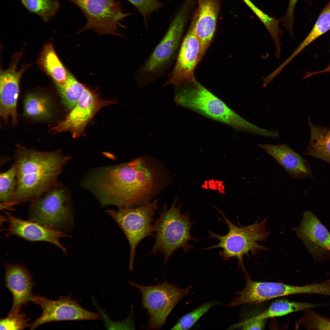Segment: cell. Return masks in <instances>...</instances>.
I'll list each match as a JSON object with an SVG mask.
<instances>
[{"label": "cell", "instance_id": "28", "mask_svg": "<svg viewBox=\"0 0 330 330\" xmlns=\"http://www.w3.org/2000/svg\"><path fill=\"white\" fill-rule=\"evenodd\" d=\"M330 30V0L321 11L312 29L297 47L301 52L319 37Z\"/></svg>", "mask_w": 330, "mask_h": 330}, {"label": "cell", "instance_id": "32", "mask_svg": "<svg viewBox=\"0 0 330 330\" xmlns=\"http://www.w3.org/2000/svg\"><path fill=\"white\" fill-rule=\"evenodd\" d=\"M138 11L142 16L145 23L147 24L148 17L154 11L163 6L161 0H127Z\"/></svg>", "mask_w": 330, "mask_h": 330}, {"label": "cell", "instance_id": "14", "mask_svg": "<svg viewBox=\"0 0 330 330\" xmlns=\"http://www.w3.org/2000/svg\"><path fill=\"white\" fill-rule=\"evenodd\" d=\"M294 230L315 260H330V232L313 212L304 213Z\"/></svg>", "mask_w": 330, "mask_h": 330}, {"label": "cell", "instance_id": "2", "mask_svg": "<svg viewBox=\"0 0 330 330\" xmlns=\"http://www.w3.org/2000/svg\"><path fill=\"white\" fill-rule=\"evenodd\" d=\"M17 185L8 207L32 201L54 185L71 157L61 150L42 151L17 145L15 152Z\"/></svg>", "mask_w": 330, "mask_h": 330}, {"label": "cell", "instance_id": "9", "mask_svg": "<svg viewBox=\"0 0 330 330\" xmlns=\"http://www.w3.org/2000/svg\"><path fill=\"white\" fill-rule=\"evenodd\" d=\"M158 200L137 207H119L117 211L107 212L117 223L127 237L130 245L129 268L133 269L135 250L144 238L153 235L152 223L154 213L158 209Z\"/></svg>", "mask_w": 330, "mask_h": 330}, {"label": "cell", "instance_id": "12", "mask_svg": "<svg viewBox=\"0 0 330 330\" xmlns=\"http://www.w3.org/2000/svg\"><path fill=\"white\" fill-rule=\"evenodd\" d=\"M31 302L39 306L42 313L34 322L30 324V329L52 321L97 320L100 318L99 313L86 310L70 296H61L57 300H52L45 297L34 295Z\"/></svg>", "mask_w": 330, "mask_h": 330}, {"label": "cell", "instance_id": "10", "mask_svg": "<svg viewBox=\"0 0 330 330\" xmlns=\"http://www.w3.org/2000/svg\"><path fill=\"white\" fill-rule=\"evenodd\" d=\"M68 0L77 6L86 18V24L78 33L91 29L100 34L119 35V27H123L121 22L130 14L123 12L119 0Z\"/></svg>", "mask_w": 330, "mask_h": 330}, {"label": "cell", "instance_id": "26", "mask_svg": "<svg viewBox=\"0 0 330 330\" xmlns=\"http://www.w3.org/2000/svg\"><path fill=\"white\" fill-rule=\"evenodd\" d=\"M16 168L14 163L7 171L0 173V200L2 209L7 208L13 200L16 188Z\"/></svg>", "mask_w": 330, "mask_h": 330}, {"label": "cell", "instance_id": "13", "mask_svg": "<svg viewBox=\"0 0 330 330\" xmlns=\"http://www.w3.org/2000/svg\"><path fill=\"white\" fill-rule=\"evenodd\" d=\"M198 11L194 13L190 25L182 43L174 67L168 76L165 86H180L192 83L196 80L195 68L200 61V47L195 34Z\"/></svg>", "mask_w": 330, "mask_h": 330}, {"label": "cell", "instance_id": "8", "mask_svg": "<svg viewBox=\"0 0 330 330\" xmlns=\"http://www.w3.org/2000/svg\"><path fill=\"white\" fill-rule=\"evenodd\" d=\"M142 295L141 305L149 315L148 329H156L165 323L169 314L176 304L189 293L192 287L182 288L165 281L156 285L145 286L130 281Z\"/></svg>", "mask_w": 330, "mask_h": 330}, {"label": "cell", "instance_id": "7", "mask_svg": "<svg viewBox=\"0 0 330 330\" xmlns=\"http://www.w3.org/2000/svg\"><path fill=\"white\" fill-rule=\"evenodd\" d=\"M32 201L29 210L31 220L60 231L71 227L73 217L70 199L63 185L58 182Z\"/></svg>", "mask_w": 330, "mask_h": 330}, {"label": "cell", "instance_id": "25", "mask_svg": "<svg viewBox=\"0 0 330 330\" xmlns=\"http://www.w3.org/2000/svg\"><path fill=\"white\" fill-rule=\"evenodd\" d=\"M56 85L64 106L69 110L78 102L86 86L69 72L65 82L62 85Z\"/></svg>", "mask_w": 330, "mask_h": 330}, {"label": "cell", "instance_id": "5", "mask_svg": "<svg viewBox=\"0 0 330 330\" xmlns=\"http://www.w3.org/2000/svg\"><path fill=\"white\" fill-rule=\"evenodd\" d=\"M177 200L175 198L168 209L167 205L164 206L153 225L156 241L150 253H162L165 262L179 248L185 253L188 252L193 247L189 243L190 241L199 240L191 235L190 230L194 223L191 221L188 213H181V205L176 206Z\"/></svg>", "mask_w": 330, "mask_h": 330}, {"label": "cell", "instance_id": "6", "mask_svg": "<svg viewBox=\"0 0 330 330\" xmlns=\"http://www.w3.org/2000/svg\"><path fill=\"white\" fill-rule=\"evenodd\" d=\"M193 4L191 1H187L181 6L164 37L140 68L137 79L140 85L147 84L156 79L173 62Z\"/></svg>", "mask_w": 330, "mask_h": 330}, {"label": "cell", "instance_id": "21", "mask_svg": "<svg viewBox=\"0 0 330 330\" xmlns=\"http://www.w3.org/2000/svg\"><path fill=\"white\" fill-rule=\"evenodd\" d=\"M310 137L304 154L317 158L330 165V128L313 125L309 118Z\"/></svg>", "mask_w": 330, "mask_h": 330}, {"label": "cell", "instance_id": "24", "mask_svg": "<svg viewBox=\"0 0 330 330\" xmlns=\"http://www.w3.org/2000/svg\"><path fill=\"white\" fill-rule=\"evenodd\" d=\"M24 114L26 117L35 120H45L51 117L53 105L49 97L36 93H30L25 97Z\"/></svg>", "mask_w": 330, "mask_h": 330}, {"label": "cell", "instance_id": "4", "mask_svg": "<svg viewBox=\"0 0 330 330\" xmlns=\"http://www.w3.org/2000/svg\"><path fill=\"white\" fill-rule=\"evenodd\" d=\"M217 210L222 216L229 231L227 234L222 236L208 231L209 237L218 240L219 242L204 249L222 248V250L220 251L219 255L222 259L227 261L232 258H237L238 266L244 272L246 271L243 261L244 255L248 256L250 253L255 255L257 252L267 250L258 243L259 241L266 240L269 235L266 228L267 218L260 222L257 220L250 226L240 225L238 226L229 221L221 210L218 208Z\"/></svg>", "mask_w": 330, "mask_h": 330}, {"label": "cell", "instance_id": "27", "mask_svg": "<svg viewBox=\"0 0 330 330\" xmlns=\"http://www.w3.org/2000/svg\"><path fill=\"white\" fill-rule=\"evenodd\" d=\"M30 12L38 15L43 21H47L57 13L60 6L57 0H20Z\"/></svg>", "mask_w": 330, "mask_h": 330}, {"label": "cell", "instance_id": "35", "mask_svg": "<svg viewBox=\"0 0 330 330\" xmlns=\"http://www.w3.org/2000/svg\"><path fill=\"white\" fill-rule=\"evenodd\" d=\"M330 72V63L328 66L325 68L320 71L314 72H307L306 75L303 77V79L308 78L314 74L321 73H327Z\"/></svg>", "mask_w": 330, "mask_h": 330}, {"label": "cell", "instance_id": "15", "mask_svg": "<svg viewBox=\"0 0 330 330\" xmlns=\"http://www.w3.org/2000/svg\"><path fill=\"white\" fill-rule=\"evenodd\" d=\"M246 285L236 293L237 296L226 305L228 307L249 304H259L280 297L303 294L302 286H294L281 283L257 282L252 280L247 271L244 272Z\"/></svg>", "mask_w": 330, "mask_h": 330}, {"label": "cell", "instance_id": "16", "mask_svg": "<svg viewBox=\"0 0 330 330\" xmlns=\"http://www.w3.org/2000/svg\"><path fill=\"white\" fill-rule=\"evenodd\" d=\"M21 54L20 53L16 54L9 68L0 72V115L6 122L10 118L13 125L17 124V103L20 80L24 71L30 66L24 65L17 70V64Z\"/></svg>", "mask_w": 330, "mask_h": 330}, {"label": "cell", "instance_id": "31", "mask_svg": "<svg viewBox=\"0 0 330 330\" xmlns=\"http://www.w3.org/2000/svg\"><path fill=\"white\" fill-rule=\"evenodd\" d=\"M20 309L11 310L6 317L1 319L0 330H23L29 327V319Z\"/></svg>", "mask_w": 330, "mask_h": 330}, {"label": "cell", "instance_id": "30", "mask_svg": "<svg viewBox=\"0 0 330 330\" xmlns=\"http://www.w3.org/2000/svg\"><path fill=\"white\" fill-rule=\"evenodd\" d=\"M299 323L307 330H330V318L319 315L312 308L305 310Z\"/></svg>", "mask_w": 330, "mask_h": 330}, {"label": "cell", "instance_id": "29", "mask_svg": "<svg viewBox=\"0 0 330 330\" xmlns=\"http://www.w3.org/2000/svg\"><path fill=\"white\" fill-rule=\"evenodd\" d=\"M216 301L207 302L181 317L171 328L174 330H185L191 328L210 309L220 304Z\"/></svg>", "mask_w": 330, "mask_h": 330}, {"label": "cell", "instance_id": "18", "mask_svg": "<svg viewBox=\"0 0 330 330\" xmlns=\"http://www.w3.org/2000/svg\"><path fill=\"white\" fill-rule=\"evenodd\" d=\"M258 145L275 160L291 178L299 180L313 178L307 161L286 144Z\"/></svg>", "mask_w": 330, "mask_h": 330}, {"label": "cell", "instance_id": "22", "mask_svg": "<svg viewBox=\"0 0 330 330\" xmlns=\"http://www.w3.org/2000/svg\"><path fill=\"white\" fill-rule=\"evenodd\" d=\"M38 63L42 70L53 80L56 84L62 85L67 80L68 72L60 60L51 43L44 45Z\"/></svg>", "mask_w": 330, "mask_h": 330}, {"label": "cell", "instance_id": "1", "mask_svg": "<svg viewBox=\"0 0 330 330\" xmlns=\"http://www.w3.org/2000/svg\"><path fill=\"white\" fill-rule=\"evenodd\" d=\"M172 180L160 162L151 156H141L93 170L87 186L102 206L137 207L150 203Z\"/></svg>", "mask_w": 330, "mask_h": 330}, {"label": "cell", "instance_id": "19", "mask_svg": "<svg viewBox=\"0 0 330 330\" xmlns=\"http://www.w3.org/2000/svg\"><path fill=\"white\" fill-rule=\"evenodd\" d=\"M196 0L198 8L195 31L200 45V61L214 37L221 0Z\"/></svg>", "mask_w": 330, "mask_h": 330}, {"label": "cell", "instance_id": "3", "mask_svg": "<svg viewBox=\"0 0 330 330\" xmlns=\"http://www.w3.org/2000/svg\"><path fill=\"white\" fill-rule=\"evenodd\" d=\"M175 99L179 105L237 130L263 136L267 134V129L244 119L196 81L190 87L177 90Z\"/></svg>", "mask_w": 330, "mask_h": 330}, {"label": "cell", "instance_id": "17", "mask_svg": "<svg viewBox=\"0 0 330 330\" xmlns=\"http://www.w3.org/2000/svg\"><path fill=\"white\" fill-rule=\"evenodd\" d=\"M9 226L7 235H14L31 241H43L55 244L66 254V249L59 241L69 236L62 231L53 229L32 221H25L6 212Z\"/></svg>", "mask_w": 330, "mask_h": 330}, {"label": "cell", "instance_id": "33", "mask_svg": "<svg viewBox=\"0 0 330 330\" xmlns=\"http://www.w3.org/2000/svg\"><path fill=\"white\" fill-rule=\"evenodd\" d=\"M266 324V320L253 321L247 323L240 322L231 325L228 329L263 330Z\"/></svg>", "mask_w": 330, "mask_h": 330}, {"label": "cell", "instance_id": "23", "mask_svg": "<svg viewBox=\"0 0 330 330\" xmlns=\"http://www.w3.org/2000/svg\"><path fill=\"white\" fill-rule=\"evenodd\" d=\"M325 305V303H313L280 300L272 303L268 308L258 314L240 322L245 323L266 320L268 318L282 316L294 312Z\"/></svg>", "mask_w": 330, "mask_h": 330}, {"label": "cell", "instance_id": "11", "mask_svg": "<svg viewBox=\"0 0 330 330\" xmlns=\"http://www.w3.org/2000/svg\"><path fill=\"white\" fill-rule=\"evenodd\" d=\"M115 103L101 99L98 93L85 86L75 106L65 118L50 129L53 133L68 131L73 138L84 134L89 122L102 108Z\"/></svg>", "mask_w": 330, "mask_h": 330}, {"label": "cell", "instance_id": "20", "mask_svg": "<svg viewBox=\"0 0 330 330\" xmlns=\"http://www.w3.org/2000/svg\"><path fill=\"white\" fill-rule=\"evenodd\" d=\"M6 286L13 297L11 310L20 309L31 300L33 296L32 289L34 285L28 270L20 264L5 265Z\"/></svg>", "mask_w": 330, "mask_h": 330}, {"label": "cell", "instance_id": "34", "mask_svg": "<svg viewBox=\"0 0 330 330\" xmlns=\"http://www.w3.org/2000/svg\"><path fill=\"white\" fill-rule=\"evenodd\" d=\"M299 0H289L288 8L284 18L287 20L291 21L293 20L294 11L295 6Z\"/></svg>", "mask_w": 330, "mask_h": 330}]
</instances>
